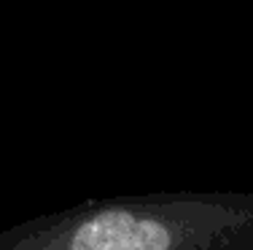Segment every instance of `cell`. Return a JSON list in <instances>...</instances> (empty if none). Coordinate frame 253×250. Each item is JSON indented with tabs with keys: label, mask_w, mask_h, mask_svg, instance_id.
I'll return each mask as SVG.
<instances>
[{
	"label": "cell",
	"mask_w": 253,
	"mask_h": 250,
	"mask_svg": "<svg viewBox=\"0 0 253 250\" xmlns=\"http://www.w3.org/2000/svg\"><path fill=\"white\" fill-rule=\"evenodd\" d=\"M0 250H253V191L84 199L5 226Z\"/></svg>",
	"instance_id": "1"
}]
</instances>
